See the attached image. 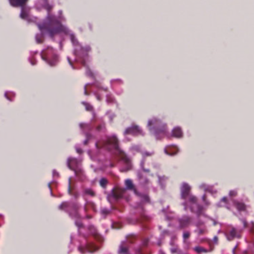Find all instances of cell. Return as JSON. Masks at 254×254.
<instances>
[]
</instances>
